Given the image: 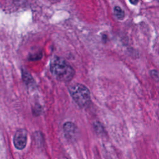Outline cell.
Returning a JSON list of instances; mask_svg holds the SVG:
<instances>
[{
    "instance_id": "obj_4",
    "label": "cell",
    "mask_w": 159,
    "mask_h": 159,
    "mask_svg": "<svg viewBox=\"0 0 159 159\" xmlns=\"http://www.w3.org/2000/svg\"><path fill=\"white\" fill-rule=\"evenodd\" d=\"M63 130L65 135L67 136V137L71 138L76 132V127L73 123L68 122L64 124Z\"/></svg>"
},
{
    "instance_id": "obj_7",
    "label": "cell",
    "mask_w": 159,
    "mask_h": 159,
    "mask_svg": "<svg viewBox=\"0 0 159 159\" xmlns=\"http://www.w3.org/2000/svg\"><path fill=\"white\" fill-rule=\"evenodd\" d=\"M129 1H130V2L131 4L135 5V4H137L139 2V0H129Z\"/></svg>"
},
{
    "instance_id": "obj_3",
    "label": "cell",
    "mask_w": 159,
    "mask_h": 159,
    "mask_svg": "<svg viewBox=\"0 0 159 159\" xmlns=\"http://www.w3.org/2000/svg\"><path fill=\"white\" fill-rule=\"evenodd\" d=\"M27 140V132L24 129H19L16 131L14 137V144L16 148L19 150L24 149L26 145Z\"/></svg>"
},
{
    "instance_id": "obj_8",
    "label": "cell",
    "mask_w": 159,
    "mask_h": 159,
    "mask_svg": "<svg viewBox=\"0 0 159 159\" xmlns=\"http://www.w3.org/2000/svg\"><path fill=\"white\" fill-rule=\"evenodd\" d=\"M157 1H159V0H157Z\"/></svg>"
},
{
    "instance_id": "obj_2",
    "label": "cell",
    "mask_w": 159,
    "mask_h": 159,
    "mask_svg": "<svg viewBox=\"0 0 159 159\" xmlns=\"http://www.w3.org/2000/svg\"><path fill=\"white\" fill-rule=\"evenodd\" d=\"M69 92L76 102L81 107H87L91 102V94L88 88L80 83H75L68 88Z\"/></svg>"
},
{
    "instance_id": "obj_5",
    "label": "cell",
    "mask_w": 159,
    "mask_h": 159,
    "mask_svg": "<svg viewBox=\"0 0 159 159\" xmlns=\"http://www.w3.org/2000/svg\"><path fill=\"white\" fill-rule=\"evenodd\" d=\"M114 15L117 19H118L119 20H122L124 19V15H125L124 12L119 6H116L114 7Z\"/></svg>"
},
{
    "instance_id": "obj_1",
    "label": "cell",
    "mask_w": 159,
    "mask_h": 159,
    "mask_svg": "<svg viewBox=\"0 0 159 159\" xmlns=\"http://www.w3.org/2000/svg\"><path fill=\"white\" fill-rule=\"evenodd\" d=\"M50 70L54 76L62 81H70L75 74L73 67L65 60L59 57H55L52 60Z\"/></svg>"
},
{
    "instance_id": "obj_6",
    "label": "cell",
    "mask_w": 159,
    "mask_h": 159,
    "mask_svg": "<svg viewBox=\"0 0 159 159\" xmlns=\"http://www.w3.org/2000/svg\"><path fill=\"white\" fill-rule=\"evenodd\" d=\"M150 74H151V76L153 77V79H156V76H157L159 78V73L157 70H153L151 71Z\"/></svg>"
}]
</instances>
